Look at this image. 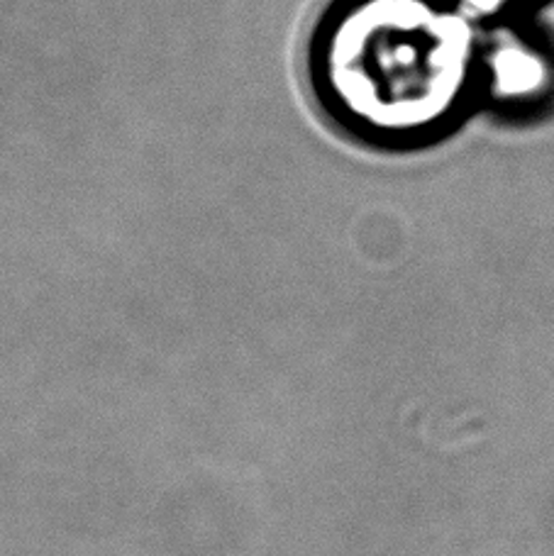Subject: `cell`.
<instances>
[{
    "label": "cell",
    "mask_w": 554,
    "mask_h": 556,
    "mask_svg": "<svg viewBox=\"0 0 554 556\" xmlns=\"http://www.w3.org/2000/svg\"><path fill=\"white\" fill-rule=\"evenodd\" d=\"M481 35L452 0H328L305 78L328 121L376 149L430 144L481 86Z\"/></svg>",
    "instance_id": "obj_1"
},
{
    "label": "cell",
    "mask_w": 554,
    "mask_h": 556,
    "mask_svg": "<svg viewBox=\"0 0 554 556\" xmlns=\"http://www.w3.org/2000/svg\"><path fill=\"white\" fill-rule=\"evenodd\" d=\"M552 86V64L538 45L501 33L481 45L479 91L493 103L526 105L538 101Z\"/></svg>",
    "instance_id": "obj_2"
},
{
    "label": "cell",
    "mask_w": 554,
    "mask_h": 556,
    "mask_svg": "<svg viewBox=\"0 0 554 556\" xmlns=\"http://www.w3.org/2000/svg\"><path fill=\"white\" fill-rule=\"evenodd\" d=\"M462 13H467L474 23H496V20L506 17L508 13H516V10L528 3V0H452Z\"/></svg>",
    "instance_id": "obj_3"
}]
</instances>
